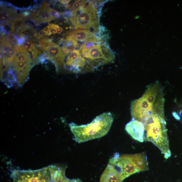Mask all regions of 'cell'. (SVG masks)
Segmentation results:
<instances>
[{
    "instance_id": "cell-17",
    "label": "cell",
    "mask_w": 182,
    "mask_h": 182,
    "mask_svg": "<svg viewBox=\"0 0 182 182\" xmlns=\"http://www.w3.org/2000/svg\"><path fill=\"white\" fill-rule=\"evenodd\" d=\"M81 55L79 50L75 49L70 53L66 59L64 67L65 69L69 70L71 67L73 62Z\"/></svg>"
},
{
    "instance_id": "cell-2",
    "label": "cell",
    "mask_w": 182,
    "mask_h": 182,
    "mask_svg": "<svg viewBox=\"0 0 182 182\" xmlns=\"http://www.w3.org/2000/svg\"><path fill=\"white\" fill-rule=\"evenodd\" d=\"M113 121L112 114L106 112L97 116L90 124L78 126L71 123L69 126L75 140L78 143H82L107 135Z\"/></svg>"
},
{
    "instance_id": "cell-15",
    "label": "cell",
    "mask_w": 182,
    "mask_h": 182,
    "mask_svg": "<svg viewBox=\"0 0 182 182\" xmlns=\"http://www.w3.org/2000/svg\"><path fill=\"white\" fill-rule=\"evenodd\" d=\"M22 45L25 49L32 53L33 60H35L41 54L40 51L38 50L36 45L28 39L25 38Z\"/></svg>"
},
{
    "instance_id": "cell-20",
    "label": "cell",
    "mask_w": 182,
    "mask_h": 182,
    "mask_svg": "<svg viewBox=\"0 0 182 182\" xmlns=\"http://www.w3.org/2000/svg\"><path fill=\"white\" fill-rule=\"evenodd\" d=\"M54 25L53 24H49L47 26L48 28H49L51 34H52V35L55 34L57 33L55 28L54 27Z\"/></svg>"
},
{
    "instance_id": "cell-19",
    "label": "cell",
    "mask_w": 182,
    "mask_h": 182,
    "mask_svg": "<svg viewBox=\"0 0 182 182\" xmlns=\"http://www.w3.org/2000/svg\"><path fill=\"white\" fill-rule=\"evenodd\" d=\"M8 38L10 40L11 42V43L13 44H14V45L18 43V38L17 36L13 35V34L9 33H8Z\"/></svg>"
},
{
    "instance_id": "cell-14",
    "label": "cell",
    "mask_w": 182,
    "mask_h": 182,
    "mask_svg": "<svg viewBox=\"0 0 182 182\" xmlns=\"http://www.w3.org/2000/svg\"><path fill=\"white\" fill-rule=\"evenodd\" d=\"M62 42L64 44L62 50L65 55H68L79 46L77 41L69 36H67L66 39Z\"/></svg>"
},
{
    "instance_id": "cell-9",
    "label": "cell",
    "mask_w": 182,
    "mask_h": 182,
    "mask_svg": "<svg viewBox=\"0 0 182 182\" xmlns=\"http://www.w3.org/2000/svg\"><path fill=\"white\" fill-rule=\"evenodd\" d=\"M1 77L2 78L3 73L12 64L14 57L12 45L4 32L1 33Z\"/></svg>"
},
{
    "instance_id": "cell-11",
    "label": "cell",
    "mask_w": 182,
    "mask_h": 182,
    "mask_svg": "<svg viewBox=\"0 0 182 182\" xmlns=\"http://www.w3.org/2000/svg\"><path fill=\"white\" fill-rule=\"evenodd\" d=\"M67 35L77 41L85 42L95 44H105L99 37L98 34L94 33L89 30H79L70 31Z\"/></svg>"
},
{
    "instance_id": "cell-1",
    "label": "cell",
    "mask_w": 182,
    "mask_h": 182,
    "mask_svg": "<svg viewBox=\"0 0 182 182\" xmlns=\"http://www.w3.org/2000/svg\"><path fill=\"white\" fill-rule=\"evenodd\" d=\"M132 119L143 125V140L154 144L166 159L171 156L167 134L164 109L155 108L138 111L131 114Z\"/></svg>"
},
{
    "instance_id": "cell-5",
    "label": "cell",
    "mask_w": 182,
    "mask_h": 182,
    "mask_svg": "<svg viewBox=\"0 0 182 182\" xmlns=\"http://www.w3.org/2000/svg\"><path fill=\"white\" fill-rule=\"evenodd\" d=\"M93 2H90L83 9L72 16L70 20L76 30H89L98 34L100 27V11Z\"/></svg>"
},
{
    "instance_id": "cell-7",
    "label": "cell",
    "mask_w": 182,
    "mask_h": 182,
    "mask_svg": "<svg viewBox=\"0 0 182 182\" xmlns=\"http://www.w3.org/2000/svg\"><path fill=\"white\" fill-rule=\"evenodd\" d=\"M39 44L40 48L44 53L47 52V58L55 64L57 70L64 67L65 55L60 46L47 39L40 40Z\"/></svg>"
},
{
    "instance_id": "cell-22",
    "label": "cell",
    "mask_w": 182,
    "mask_h": 182,
    "mask_svg": "<svg viewBox=\"0 0 182 182\" xmlns=\"http://www.w3.org/2000/svg\"><path fill=\"white\" fill-rule=\"evenodd\" d=\"M42 32H43L45 35L48 36H50L51 35L49 28L48 27H45L43 30H42Z\"/></svg>"
},
{
    "instance_id": "cell-12",
    "label": "cell",
    "mask_w": 182,
    "mask_h": 182,
    "mask_svg": "<svg viewBox=\"0 0 182 182\" xmlns=\"http://www.w3.org/2000/svg\"><path fill=\"white\" fill-rule=\"evenodd\" d=\"M12 71L16 80L20 86H22L28 79L32 63L21 61H13Z\"/></svg>"
},
{
    "instance_id": "cell-18",
    "label": "cell",
    "mask_w": 182,
    "mask_h": 182,
    "mask_svg": "<svg viewBox=\"0 0 182 182\" xmlns=\"http://www.w3.org/2000/svg\"><path fill=\"white\" fill-rule=\"evenodd\" d=\"M88 2V1H76L74 3L72 7H71L72 9V16L75 15L79 11L83 9Z\"/></svg>"
},
{
    "instance_id": "cell-23",
    "label": "cell",
    "mask_w": 182,
    "mask_h": 182,
    "mask_svg": "<svg viewBox=\"0 0 182 182\" xmlns=\"http://www.w3.org/2000/svg\"><path fill=\"white\" fill-rule=\"evenodd\" d=\"M59 1L62 4L66 5L68 4L71 1Z\"/></svg>"
},
{
    "instance_id": "cell-3",
    "label": "cell",
    "mask_w": 182,
    "mask_h": 182,
    "mask_svg": "<svg viewBox=\"0 0 182 182\" xmlns=\"http://www.w3.org/2000/svg\"><path fill=\"white\" fill-rule=\"evenodd\" d=\"M114 167L124 179L136 173L148 169L147 155L144 152L136 154L119 155L116 153L109 163Z\"/></svg>"
},
{
    "instance_id": "cell-21",
    "label": "cell",
    "mask_w": 182,
    "mask_h": 182,
    "mask_svg": "<svg viewBox=\"0 0 182 182\" xmlns=\"http://www.w3.org/2000/svg\"><path fill=\"white\" fill-rule=\"evenodd\" d=\"M54 27H55L57 31V32L58 34H60L62 33V31H63V29H62V28L61 27L55 24H54Z\"/></svg>"
},
{
    "instance_id": "cell-24",
    "label": "cell",
    "mask_w": 182,
    "mask_h": 182,
    "mask_svg": "<svg viewBox=\"0 0 182 182\" xmlns=\"http://www.w3.org/2000/svg\"><path fill=\"white\" fill-rule=\"evenodd\" d=\"M173 115L174 117L177 120H180V116L176 112L173 113Z\"/></svg>"
},
{
    "instance_id": "cell-10",
    "label": "cell",
    "mask_w": 182,
    "mask_h": 182,
    "mask_svg": "<svg viewBox=\"0 0 182 182\" xmlns=\"http://www.w3.org/2000/svg\"><path fill=\"white\" fill-rule=\"evenodd\" d=\"M20 15L13 7H8L4 5L1 4V27L7 32L12 33L14 23Z\"/></svg>"
},
{
    "instance_id": "cell-13",
    "label": "cell",
    "mask_w": 182,
    "mask_h": 182,
    "mask_svg": "<svg viewBox=\"0 0 182 182\" xmlns=\"http://www.w3.org/2000/svg\"><path fill=\"white\" fill-rule=\"evenodd\" d=\"M124 180L114 168L108 163L102 173L99 182H122Z\"/></svg>"
},
{
    "instance_id": "cell-6",
    "label": "cell",
    "mask_w": 182,
    "mask_h": 182,
    "mask_svg": "<svg viewBox=\"0 0 182 182\" xmlns=\"http://www.w3.org/2000/svg\"><path fill=\"white\" fill-rule=\"evenodd\" d=\"M52 165L35 170L15 169L12 171L13 182H52Z\"/></svg>"
},
{
    "instance_id": "cell-4",
    "label": "cell",
    "mask_w": 182,
    "mask_h": 182,
    "mask_svg": "<svg viewBox=\"0 0 182 182\" xmlns=\"http://www.w3.org/2000/svg\"><path fill=\"white\" fill-rule=\"evenodd\" d=\"M79 51L81 55L95 69L102 65L112 63L115 61L114 53L107 43L84 42L80 46Z\"/></svg>"
},
{
    "instance_id": "cell-8",
    "label": "cell",
    "mask_w": 182,
    "mask_h": 182,
    "mask_svg": "<svg viewBox=\"0 0 182 182\" xmlns=\"http://www.w3.org/2000/svg\"><path fill=\"white\" fill-rule=\"evenodd\" d=\"M58 11L50 7V5L44 2L36 10L30 13L29 19L35 23L36 26L42 23L48 22L59 17Z\"/></svg>"
},
{
    "instance_id": "cell-16",
    "label": "cell",
    "mask_w": 182,
    "mask_h": 182,
    "mask_svg": "<svg viewBox=\"0 0 182 182\" xmlns=\"http://www.w3.org/2000/svg\"><path fill=\"white\" fill-rule=\"evenodd\" d=\"M52 182H83L79 179L71 180L68 179L65 175V171H59L54 176Z\"/></svg>"
}]
</instances>
